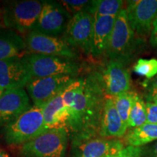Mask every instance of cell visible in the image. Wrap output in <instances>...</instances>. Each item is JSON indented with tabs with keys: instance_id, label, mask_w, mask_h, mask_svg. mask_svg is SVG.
Returning a JSON list of instances; mask_svg holds the SVG:
<instances>
[{
	"instance_id": "obj_34",
	"label": "cell",
	"mask_w": 157,
	"mask_h": 157,
	"mask_svg": "<svg viewBox=\"0 0 157 157\" xmlns=\"http://www.w3.org/2000/svg\"><path fill=\"white\" fill-rule=\"evenodd\" d=\"M154 101H157V97H156V98L155 100H154Z\"/></svg>"
},
{
	"instance_id": "obj_5",
	"label": "cell",
	"mask_w": 157,
	"mask_h": 157,
	"mask_svg": "<svg viewBox=\"0 0 157 157\" xmlns=\"http://www.w3.org/2000/svg\"><path fill=\"white\" fill-rule=\"evenodd\" d=\"M45 132L42 108L32 105L17 119L3 127L7 144L21 146Z\"/></svg>"
},
{
	"instance_id": "obj_28",
	"label": "cell",
	"mask_w": 157,
	"mask_h": 157,
	"mask_svg": "<svg viewBox=\"0 0 157 157\" xmlns=\"http://www.w3.org/2000/svg\"><path fill=\"white\" fill-rule=\"evenodd\" d=\"M157 97V75L153 82L151 84L150 88L148 90V100L150 101H154Z\"/></svg>"
},
{
	"instance_id": "obj_11",
	"label": "cell",
	"mask_w": 157,
	"mask_h": 157,
	"mask_svg": "<svg viewBox=\"0 0 157 157\" xmlns=\"http://www.w3.org/2000/svg\"><path fill=\"white\" fill-rule=\"evenodd\" d=\"M98 73L106 96L115 98L121 93L130 91V73L124 62L109 60Z\"/></svg>"
},
{
	"instance_id": "obj_9",
	"label": "cell",
	"mask_w": 157,
	"mask_h": 157,
	"mask_svg": "<svg viewBox=\"0 0 157 157\" xmlns=\"http://www.w3.org/2000/svg\"><path fill=\"white\" fill-rule=\"evenodd\" d=\"M74 78L75 77L67 75L32 78L25 88L34 105L43 108L52 98L61 93Z\"/></svg>"
},
{
	"instance_id": "obj_26",
	"label": "cell",
	"mask_w": 157,
	"mask_h": 157,
	"mask_svg": "<svg viewBox=\"0 0 157 157\" xmlns=\"http://www.w3.org/2000/svg\"><path fill=\"white\" fill-rule=\"evenodd\" d=\"M106 157H144L143 148L127 146L117 154Z\"/></svg>"
},
{
	"instance_id": "obj_20",
	"label": "cell",
	"mask_w": 157,
	"mask_h": 157,
	"mask_svg": "<svg viewBox=\"0 0 157 157\" xmlns=\"http://www.w3.org/2000/svg\"><path fill=\"white\" fill-rule=\"evenodd\" d=\"M127 146L141 147L157 140V124L146 122L140 127L131 129L124 137Z\"/></svg>"
},
{
	"instance_id": "obj_16",
	"label": "cell",
	"mask_w": 157,
	"mask_h": 157,
	"mask_svg": "<svg viewBox=\"0 0 157 157\" xmlns=\"http://www.w3.org/2000/svg\"><path fill=\"white\" fill-rule=\"evenodd\" d=\"M128 127L121 120L116 108L113 98L106 96L100 126L99 136L105 138L122 137Z\"/></svg>"
},
{
	"instance_id": "obj_10",
	"label": "cell",
	"mask_w": 157,
	"mask_h": 157,
	"mask_svg": "<svg viewBox=\"0 0 157 157\" xmlns=\"http://www.w3.org/2000/svg\"><path fill=\"white\" fill-rule=\"evenodd\" d=\"M59 2L44 1L42 12L33 31L52 36H63L71 18Z\"/></svg>"
},
{
	"instance_id": "obj_33",
	"label": "cell",
	"mask_w": 157,
	"mask_h": 157,
	"mask_svg": "<svg viewBox=\"0 0 157 157\" xmlns=\"http://www.w3.org/2000/svg\"><path fill=\"white\" fill-rule=\"evenodd\" d=\"M5 90H4L3 88L1 87V86H0V96H1L2 95L3 93H4V92H5Z\"/></svg>"
},
{
	"instance_id": "obj_25",
	"label": "cell",
	"mask_w": 157,
	"mask_h": 157,
	"mask_svg": "<svg viewBox=\"0 0 157 157\" xmlns=\"http://www.w3.org/2000/svg\"><path fill=\"white\" fill-rule=\"evenodd\" d=\"M63 7L66 10L69 14L73 16L78 12L87 9H91L92 1H84V0H63L59 2Z\"/></svg>"
},
{
	"instance_id": "obj_31",
	"label": "cell",
	"mask_w": 157,
	"mask_h": 157,
	"mask_svg": "<svg viewBox=\"0 0 157 157\" xmlns=\"http://www.w3.org/2000/svg\"><path fill=\"white\" fill-rule=\"evenodd\" d=\"M0 157H10V156L7 152L0 148Z\"/></svg>"
},
{
	"instance_id": "obj_14",
	"label": "cell",
	"mask_w": 157,
	"mask_h": 157,
	"mask_svg": "<svg viewBox=\"0 0 157 157\" xmlns=\"http://www.w3.org/2000/svg\"><path fill=\"white\" fill-rule=\"evenodd\" d=\"M32 106L24 88L5 90L0 96V127H5Z\"/></svg>"
},
{
	"instance_id": "obj_22",
	"label": "cell",
	"mask_w": 157,
	"mask_h": 157,
	"mask_svg": "<svg viewBox=\"0 0 157 157\" xmlns=\"http://www.w3.org/2000/svg\"><path fill=\"white\" fill-rule=\"evenodd\" d=\"M123 5L121 0H95L92 1L91 11L95 16H117Z\"/></svg>"
},
{
	"instance_id": "obj_32",
	"label": "cell",
	"mask_w": 157,
	"mask_h": 157,
	"mask_svg": "<svg viewBox=\"0 0 157 157\" xmlns=\"http://www.w3.org/2000/svg\"><path fill=\"white\" fill-rule=\"evenodd\" d=\"M2 18L1 15H0V29H2Z\"/></svg>"
},
{
	"instance_id": "obj_29",
	"label": "cell",
	"mask_w": 157,
	"mask_h": 157,
	"mask_svg": "<svg viewBox=\"0 0 157 157\" xmlns=\"http://www.w3.org/2000/svg\"><path fill=\"white\" fill-rule=\"evenodd\" d=\"M143 155L144 157H157V140L146 150L143 148Z\"/></svg>"
},
{
	"instance_id": "obj_8",
	"label": "cell",
	"mask_w": 157,
	"mask_h": 157,
	"mask_svg": "<svg viewBox=\"0 0 157 157\" xmlns=\"http://www.w3.org/2000/svg\"><path fill=\"white\" fill-rule=\"evenodd\" d=\"M26 50L29 53L63 57L76 59L78 54L75 49L69 46L60 37L52 36L32 31L25 35Z\"/></svg>"
},
{
	"instance_id": "obj_30",
	"label": "cell",
	"mask_w": 157,
	"mask_h": 157,
	"mask_svg": "<svg viewBox=\"0 0 157 157\" xmlns=\"http://www.w3.org/2000/svg\"><path fill=\"white\" fill-rule=\"evenodd\" d=\"M150 44L154 48L157 49V19L153 24L152 30L151 32Z\"/></svg>"
},
{
	"instance_id": "obj_1",
	"label": "cell",
	"mask_w": 157,
	"mask_h": 157,
	"mask_svg": "<svg viewBox=\"0 0 157 157\" xmlns=\"http://www.w3.org/2000/svg\"><path fill=\"white\" fill-rule=\"evenodd\" d=\"M62 96L66 113L63 127L72 143L99 135L106 95L98 71L74 78Z\"/></svg>"
},
{
	"instance_id": "obj_2",
	"label": "cell",
	"mask_w": 157,
	"mask_h": 157,
	"mask_svg": "<svg viewBox=\"0 0 157 157\" xmlns=\"http://www.w3.org/2000/svg\"><path fill=\"white\" fill-rule=\"evenodd\" d=\"M44 1L18 0L4 4L2 18L6 29L26 35L34 30Z\"/></svg>"
},
{
	"instance_id": "obj_17",
	"label": "cell",
	"mask_w": 157,
	"mask_h": 157,
	"mask_svg": "<svg viewBox=\"0 0 157 157\" xmlns=\"http://www.w3.org/2000/svg\"><path fill=\"white\" fill-rule=\"evenodd\" d=\"M117 16H95L90 55L94 58L105 56Z\"/></svg>"
},
{
	"instance_id": "obj_7",
	"label": "cell",
	"mask_w": 157,
	"mask_h": 157,
	"mask_svg": "<svg viewBox=\"0 0 157 157\" xmlns=\"http://www.w3.org/2000/svg\"><path fill=\"white\" fill-rule=\"evenodd\" d=\"M94 26V14L91 9L76 13L69 21L62 39L74 49L90 55Z\"/></svg>"
},
{
	"instance_id": "obj_18",
	"label": "cell",
	"mask_w": 157,
	"mask_h": 157,
	"mask_svg": "<svg viewBox=\"0 0 157 157\" xmlns=\"http://www.w3.org/2000/svg\"><path fill=\"white\" fill-rule=\"evenodd\" d=\"M26 50L25 39L16 31L0 29V60L21 57Z\"/></svg>"
},
{
	"instance_id": "obj_27",
	"label": "cell",
	"mask_w": 157,
	"mask_h": 157,
	"mask_svg": "<svg viewBox=\"0 0 157 157\" xmlns=\"http://www.w3.org/2000/svg\"><path fill=\"white\" fill-rule=\"evenodd\" d=\"M146 105V122L157 124V101L148 100Z\"/></svg>"
},
{
	"instance_id": "obj_3",
	"label": "cell",
	"mask_w": 157,
	"mask_h": 157,
	"mask_svg": "<svg viewBox=\"0 0 157 157\" xmlns=\"http://www.w3.org/2000/svg\"><path fill=\"white\" fill-rule=\"evenodd\" d=\"M22 58L32 78L57 75H67L78 77L81 65L74 59L58 56L29 53Z\"/></svg>"
},
{
	"instance_id": "obj_23",
	"label": "cell",
	"mask_w": 157,
	"mask_h": 157,
	"mask_svg": "<svg viewBox=\"0 0 157 157\" xmlns=\"http://www.w3.org/2000/svg\"><path fill=\"white\" fill-rule=\"evenodd\" d=\"M135 92L128 91L113 98L117 110L121 120L127 126Z\"/></svg>"
},
{
	"instance_id": "obj_15",
	"label": "cell",
	"mask_w": 157,
	"mask_h": 157,
	"mask_svg": "<svg viewBox=\"0 0 157 157\" xmlns=\"http://www.w3.org/2000/svg\"><path fill=\"white\" fill-rule=\"evenodd\" d=\"M31 80L21 57L0 60V86L5 90L25 88Z\"/></svg>"
},
{
	"instance_id": "obj_21",
	"label": "cell",
	"mask_w": 157,
	"mask_h": 157,
	"mask_svg": "<svg viewBox=\"0 0 157 157\" xmlns=\"http://www.w3.org/2000/svg\"><path fill=\"white\" fill-rule=\"evenodd\" d=\"M146 105L143 98L135 93L127 122L128 128H135L146 122Z\"/></svg>"
},
{
	"instance_id": "obj_4",
	"label": "cell",
	"mask_w": 157,
	"mask_h": 157,
	"mask_svg": "<svg viewBox=\"0 0 157 157\" xmlns=\"http://www.w3.org/2000/svg\"><path fill=\"white\" fill-rule=\"evenodd\" d=\"M129 24L126 9L116 17L105 56L109 60H118L127 64L137 49L139 40Z\"/></svg>"
},
{
	"instance_id": "obj_24",
	"label": "cell",
	"mask_w": 157,
	"mask_h": 157,
	"mask_svg": "<svg viewBox=\"0 0 157 157\" xmlns=\"http://www.w3.org/2000/svg\"><path fill=\"white\" fill-rule=\"evenodd\" d=\"M133 71L148 79L152 78L157 75V59H139L134 65Z\"/></svg>"
},
{
	"instance_id": "obj_12",
	"label": "cell",
	"mask_w": 157,
	"mask_h": 157,
	"mask_svg": "<svg viewBox=\"0 0 157 157\" xmlns=\"http://www.w3.org/2000/svg\"><path fill=\"white\" fill-rule=\"evenodd\" d=\"M125 9L129 24L137 36H148L157 19V0L128 1Z\"/></svg>"
},
{
	"instance_id": "obj_6",
	"label": "cell",
	"mask_w": 157,
	"mask_h": 157,
	"mask_svg": "<svg viewBox=\"0 0 157 157\" xmlns=\"http://www.w3.org/2000/svg\"><path fill=\"white\" fill-rule=\"evenodd\" d=\"M68 133L64 127H57L42 132L21 145L23 157H66Z\"/></svg>"
},
{
	"instance_id": "obj_13",
	"label": "cell",
	"mask_w": 157,
	"mask_h": 157,
	"mask_svg": "<svg viewBox=\"0 0 157 157\" xmlns=\"http://www.w3.org/2000/svg\"><path fill=\"white\" fill-rule=\"evenodd\" d=\"M119 139L95 137L72 143V157H106L124 148Z\"/></svg>"
},
{
	"instance_id": "obj_19",
	"label": "cell",
	"mask_w": 157,
	"mask_h": 157,
	"mask_svg": "<svg viewBox=\"0 0 157 157\" xmlns=\"http://www.w3.org/2000/svg\"><path fill=\"white\" fill-rule=\"evenodd\" d=\"M62 92L42 108L45 131L57 127H63L66 113Z\"/></svg>"
}]
</instances>
